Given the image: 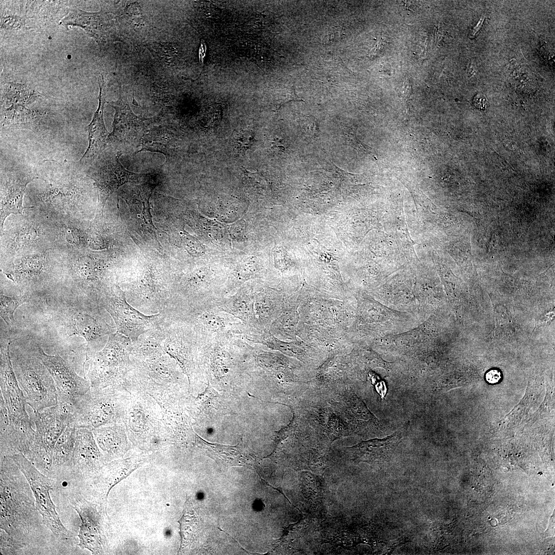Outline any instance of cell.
Here are the masks:
<instances>
[{"label": "cell", "instance_id": "d590c367", "mask_svg": "<svg viewBox=\"0 0 555 555\" xmlns=\"http://www.w3.org/2000/svg\"><path fill=\"white\" fill-rule=\"evenodd\" d=\"M426 44H427V43H426V40H425V41L423 43V44H422V47H421V55H423V56H424V55H425V52H426Z\"/></svg>", "mask_w": 555, "mask_h": 555}, {"label": "cell", "instance_id": "e575fe53", "mask_svg": "<svg viewBox=\"0 0 555 555\" xmlns=\"http://www.w3.org/2000/svg\"><path fill=\"white\" fill-rule=\"evenodd\" d=\"M484 20V17L481 18L480 19V20L479 21V22H478L477 24L473 29L471 32H470V35L471 38L474 36L476 34V33L479 30V29H480V28H481V27H482V25L483 24Z\"/></svg>", "mask_w": 555, "mask_h": 555}, {"label": "cell", "instance_id": "7402d4cb", "mask_svg": "<svg viewBox=\"0 0 555 555\" xmlns=\"http://www.w3.org/2000/svg\"><path fill=\"white\" fill-rule=\"evenodd\" d=\"M163 321L158 327L145 332L136 341L132 342L131 354L136 360L149 358L165 351L162 346L165 338Z\"/></svg>", "mask_w": 555, "mask_h": 555}, {"label": "cell", "instance_id": "484cf974", "mask_svg": "<svg viewBox=\"0 0 555 555\" xmlns=\"http://www.w3.org/2000/svg\"><path fill=\"white\" fill-rule=\"evenodd\" d=\"M42 97L40 92L23 84L9 83L4 90L3 100L6 104L26 106Z\"/></svg>", "mask_w": 555, "mask_h": 555}, {"label": "cell", "instance_id": "e0dca14e", "mask_svg": "<svg viewBox=\"0 0 555 555\" xmlns=\"http://www.w3.org/2000/svg\"><path fill=\"white\" fill-rule=\"evenodd\" d=\"M154 187L153 184L146 182L127 188L122 191L121 196L129 207L131 218L135 227L139 232L147 234L150 238L158 244L149 205Z\"/></svg>", "mask_w": 555, "mask_h": 555}, {"label": "cell", "instance_id": "4fadbf2b", "mask_svg": "<svg viewBox=\"0 0 555 555\" xmlns=\"http://www.w3.org/2000/svg\"><path fill=\"white\" fill-rule=\"evenodd\" d=\"M70 503L81 520L78 546L92 554H102L105 547L104 534L97 506L79 496L73 497Z\"/></svg>", "mask_w": 555, "mask_h": 555}, {"label": "cell", "instance_id": "4316f807", "mask_svg": "<svg viewBox=\"0 0 555 555\" xmlns=\"http://www.w3.org/2000/svg\"><path fill=\"white\" fill-rule=\"evenodd\" d=\"M97 441L107 459L115 456L120 446V433L118 427L109 426L92 430Z\"/></svg>", "mask_w": 555, "mask_h": 555}, {"label": "cell", "instance_id": "5bb4252c", "mask_svg": "<svg viewBox=\"0 0 555 555\" xmlns=\"http://www.w3.org/2000/svg\"><path fill=\"white\" fill-rule=\"evenodd\" d=\"M122 155L117 152L103 161L91 176L97 190L98 211L102 213L108 197L120 187L127 182L139 181L143 176L127 170L120 163Z\"/></svg>", "mask_w": 555, "mask_h": 555}, {"label": "cell", "instance_id": "ffe728a7", "mask_svg": "<svg viewBox=\"0 0 555 555\" xmlns=\"http://www.w3.org/2000/svg\"><path fill=\"white\" fill-rule=\"evenodd\" d=\"M36 178L30 176L10 177L3 182L1 188V228H3L8 216L11 214H22L23 210L27 208L23 207V196L28 183Z\"/></svg>", "mask_w": 555, "mask_h": 555}, {"label": "cell", "instance_id": "603a6c76", "mask_svg": "<svg viewBox=\"0 0 555 555\" xmlns=\"http://www.w3.org/2000/svg\"><path fill=\"white\" fill-rule=\"evenodd\" d=\"M77 428L68 425L58 439L53 451L52 470H67L73 455Z\"/></svg>", "mask_w": 555, "mask_h": 555}, {"label": "cell", "instance_id": "d6a6232c", "mask_svg": "<svg viewBox=\"0 0 555 555\" xmlns=\"http://www.w3.org/2000/svg\"><path fill=\"white\" fill-rule=\"evenodd\" d=\"M20 22V19L19 18V17L16 18L15 16H9V17H6L4 19L2 26L3 27L5 26L6 28V27L12 28L19 26Z\"/></svg>", "mask_w": 555, "mask_h": 555}, {"label": "cell", "instance_id": "f546056e", "mask_svg": "<svg viewBox=\"0 0 555 555\" xmlns=\"http://www.w3.org/2000/svg\"><path fill=\"white\" fill-rule=\"evenodd\" d=\"M236 138V139L234 140L236 146V147L242 152L246 151L249 149L253 141V137L251 136V134L246 131H242L239 133Z\"/></svg>", "mask_w": 555, "mask_h": 555}, {"label": "cell", "instance_id": "ac0fdd59", "mask_svg": "<svg viewBox=\"0 0 555 555\" xmlns=\"http://www.w3.org/2000/svg\"><path fill=\"white\" fill-rule=\"evenodd\" d=\"M99 86V105L92 119L88 125V146L80 161L92 160L105 149L109 141L110 133L105 128L103 118L104 104L106 102V87L103 74L98 77Z\"/></svg>", "mask_w": 555, "mask_h": 555}, {"label": "cell", "instance_id": "836d02e7", "mask_svg": "<svg viewBox=\"0 0 555 555\" xmlns=\"http://www.w3.org/2000/svg\"><path fill=\"white\" fill-rule=\"evenodd\" d=\"M412 85L409 79L404 81L402 85V95L405 101L409 99L412 94Z\"/></svg>", "mask_w": 555, "mask_h": 555}, {"label": "cell", "instance_id": "44dd1931", "mask_svg": "<svg viewBox=\"0 0 555 555\" xmlns=\"http://www.w3.org/2000/svg\"><path fill=\"white\" fill-rule=\"evenodd\" d=\"M61 23L81 27L99 43L104 40L112 26L110 20L103 11L87 12L80 9L71 11Z\"/></svg>", "mask_w": 555, "mask_h": 555}, {"label": "cell", "instance_id": "f1b7e54d", "mask_svg": "<svg viewBox=\"0 0 555 555\" xmlns=\"http://www.w3.org/2000/svg\"><path fill=\"white\" fill-rule=\"evenodd\" d=\"M343 135L345 141L349 145L359 152L367 154L375 159L376 158L373 150L357 137L353 130L350 128L345 127L343 129Z\"/></svg>", "mask_w": 555, "mask_h": 555}, {"label": "cell", "instance_id": "8992f818", "mask_svg": "<svg viewBox=\"0 0 555 555\" xmlns=\"http://www.w3.org/2000/svg\"><path fill=\"white\" fill-rule=\"evenodd\" d=\"M132 350V340L116 331L108 336L100 350L86 351L83 371L93 389H101L115 383L131 369L129 357Z\"/></svg>", "mask_w": 555, "mask_h": 555}, {"label": "cell", "instance_id": "4dcf8cb0", "mask_svg": "<svg viewBox=\"0 0 555 555\" xmlns=\"http://www.w3.org/2000/svg\"><path fill=\"white\" fill-rule=\"evenodd\" d=\"M502 376L499 371L496 369H492L487 373L486 379L487 381L491 384L498 382L501 379Z\"/></svg>", "mask_w": 555, "mask_h": 555}, {"label": "cell", "instance_id": "9a60e30c", "mask_svg": "<svg viewBox=\"0 0 555 555\" xmlns=\"http://www.w3.org/2000/svg\"><path fill=\"white\" fill-rule=\"evenodd\" d=\"M119 97L115 102L107 103L115 110L113 131L109 140L131 143L135 142L145 134L146 123L150 119L136 116L131 109L126 96L119 84Z\"/></svg>", "mask_w": 555, "mask_h": 555}, {"label": "cell", "instance_id": "cb8c5ba5", "mask_svg": "<svg viewBox=\"0 0 555 555\" xmlns=\"http://www.w3.org/2000/svg\"><path fill=\"white\" fill-rule=\"evenodd\" d=\"M177 137L170 130L158 127L145 134L141 139V149L161 153L166 156L174 152L177 146Z\"/></svg>", "mask_w": 555, "mask_h": 555}, {"label": "cell", "instance_id": "6da1fadb", "mask_svg": "<svg viewBox=\"0 0 555 555\" xmlns=\"http://www.w3.org/2000/svg\"><path fill=\"white\" fill-rule=\"evenodd\" d=\"M1 531L25 549L33 542L42 518L29 484L9 456H1Z\"/></svg>", "mask_w": 555, "mask_h": 555}, {"label": "cell", "instance_id": "52a82bcc", "mask_svg": "<svg viewBox=\"0 0 555 555\" xmlns=\"http://www.w3.org/2000/svg\"><path fill=\"white\" fill-rule=\"evenodd\" d=\"M9 456L29 484L43 525L60 542L66 544L72 543L73 534L61 522L50 496V491L53 489L54 480L41 472L23 453H18Z\"/></svg>", "mask_w": 555, "mask_h": 555}, {"label": "cell", "instance_id": "9c48e42d", "mask_svg": "<svg viewBox=\"0 0 555 555\" xmlns=\"http://www.w3.org/2000/svg\"><path fill=\"white\" fill-rule=\"evenodd\" d=\"M162 313L188 325L198 339L227 334L237 336L244 326L239 320L214 304L171 309Z\"/></svg>", "mask_w": 555, "mask_h": 555}, {"label": "cell", "instance_id": "7a4b0ae2", "mask_svg": "<svg viewBox=\"0 0 555 555\" xmlns=\"http://www.w3.org/2000/svg\"><path fill=\"white\" fill-rule=\"evenodd\" d=\"M10 341L1 343V398L8 421H0L1 451L9 455L28 453L35 430L26 410V398L16 378L10 356Z\"/></svg>", "mask_w": 555, "mask_h": 555}, {"label": "cell", "instance_id": "d4e9b609", "mask_svg": "<svg viewBox=\"0 0 555 555\" xmlns=\"http://www.w3.org/2000/svg\"><path fill=\"white\" fill-rule=\"evenodd\" d=\"M40 116L38 111L30 109L23 105L12 104L4 110L3 126L31 130Z\"/></svg>", "mask_w": 555, "mask_h": 555}, {"label": "cell", "instance_id": "7c38bea8", "mask_svg": "<svg viewBox=\"0 0 555 555\" xmlns=\"http://www.w3.org/2000/svg\"><path fill=\"white\" fill-rule=\"evenodd\" d=\"M163 324L164 350L175 358L185 371H188L194 355H198V338L188 325L181 321L165 317Z\"/></svg>", "mask_w": 555, "mask_h": 555}, {"label": "cell", "instance_id": "3957f363", "mask_svg": "<svg viewBox=\"0 0 555 555\" xmlns=\"http://www.w3.org/2000/svg\"><path fill=\"white\" fill-rule=\"evenodd\" d=\"M56 314V320L64 328V335H77L86 341V350L99 351L106 344L108 336L117 331L106 310L97 302L89 299L69 300L64 303Z\"/></svg>", "mask_w": 555, "mask_h": 555}, {"label": "cell", "instance_id": "8fae6325", "mask_svg": "<svg viewBox=\"0 0 555 555\" xmlns=\"http://www.w3.org/2000/svg\"><path fill=\"white\" fill-rule=\"evenodd\" d=\"M116 404L110 390L89 391L75 405L70 425L92 430L109 424L116 418Z\"/></svg>", "mask_w": 555, "mask_h": 555}, {"label": "cell", "instance_id": "d6986e66", "mask_svg": "<svg viewBox=\"0 0 555 555\" xmlns=\"http://www.w3.org/2000/svg\"><path fill=\"white\" fill-rule=\"evenodd\" d=\"M216 306L247 327L260 331L255 315L254 289L242 288L233 294H227L220 300Z\"/></svg>", "mask_w": 555, "mask_h": 555}, {"label": "cell", "instance_id": "277c9868", "mask_svg": "<svg viewBox=\"0 0 555 555\" xmlns=\"http://www.w3.org/2000/svg\"><path fill=\"white\" fill-rule=\"evenodd\" d=\"M13 368L24 392L27 404L33 411L57 405L58 395L53 379L31 347L10 348Z\"/></svg>", "mask_w": 555, "mask_h": 555}, {"label": "cell", "instance_id": "30bf717a", "mask_svg": "<svg viewBox=\"0 0 555 555\" xmlns=\"http://www.w3.org/2000/svg\"><path fill=\"white\" fill-rule=\"evenodd\" d=\"M36 355L48 369L54 381L58 395V402L72 407L90 391V383L79 375L73 363L58 355H49L36 344Z\"/></svg>", "mask_w": 555, "mask_h": 555}, {"label": "cell", "instance_id": "5b68a950", "mask_svg": "<svg viewBox=\"0 0 555 555\" xmlns=\"http://www.w3.org/2000/svg\"><path fill=\"white\" fill-rule=\"evenodd\" d=\"M72 408L58 402L57 405L33 411L30 418L35 427L33 442L25 456L41 472L52 475L53 451L66 427L70 424Z\"/></svg>", "mask_w": 555, "mask_h": 555}, {"label": "cell", "instance_id": "83f0119b", "mask_svg": "<svg viewBox=\"0 0 555 555\" xmlns=\"http://www.w3.org/2000/svg\"><path fill=\"white\" fill-rule=\"evenodd\" d=\"M27 295L16 297H8L2 293L0 297V314L5 323L11 326L14 324L13 314L17 308L28 301Z\"/></svg>", "mask_w": 555, "mask_h": 555}, {"label": "cell", "instance_id": "ba28073f", "mask_svg": "<svg viewBox=\"0 0 555 555\" xmlns=\"http://www.w3.org/2000/svg\"><path fill=\"white\" fill-rule=\"evenodd\" d=\"M99 303L112 318L117 331L132 342L145 332L159 326L165 318L162 313L147 315L134 307L118 285L105 291Z\"/></svg>", "mask_w": 555, "mask_h": 555}, {"label": "cell", "instance_id": "2e32d148", "mask_svg": "<svg viewBox=\"0 0 555 555\" xmlns=\"http://www.w3.org/2000/svg\"><path fill=\"white\" fill-rule=\"evenodd\" d=\"M104 461L91 430L77 428L73 455L67 471L76 478L86 479L100 471Z\"/></svg>", "mask_w": 555, "mask_h": 555}, {"label": "cell", "instance_id": "1f68e13d", "mask_svg": "<svg viewBox=\"0 0 555 555\" xmlns=\"http://www.w3.org/2000/svg\"><path fill=\"white\" fill-rule=\"evenodd\" d=\"M473 103L476 108L484 110L487 108L488 102L483 95L478 94L474 98Z\"/></svg>", "mask_w": 555, "mask_h": 555}]
</instances>
